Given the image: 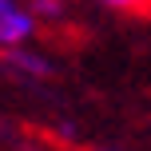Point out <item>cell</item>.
<instances>
[{"label":"cell","mask_w":151,"mask_h":151,"mask_svg":"<svg viewBox=\"0 0 151 151\" xmlns=\"http://www.w3.org/2000/svg\"><path fill=\"white\" fill-rule=\"evenodd\" d=\"M40 20L32 16L28 0H0V52L16 44H28L36 36Z\"/></svg>","instance_id":"6da1fadb"},{"label":"cell","mask_w":151,"mask_h":151,"mask_svg":"<svg viewBox=\"0 0 151 151\" xmlns=\"http://www.w3.org/2000/svg\"><path fill=\"white\" fill-rule=\"evenodd\" d=\"M0 60H4V68H12L16 76H24V80H48V76L56 72V64L48 60L44 52H36V48H28V44L4 48V52H0Z\"/></svg>","instance_id":"7a4b0ae2"},{"label":"cell","mask_w":151,"mask_h":151,"mask_svg":"<svg viewBox=\"0 0 151 151\" xmlns=\"http://www.w3.org/2000/svg\"><path fill=\"white\" fill-rule=\"evenodd\" d=\"M28 8H32V16L36 20H44V24H60L64 20V0H28Z\"/></svg>","instance_id":"3957f363"},{"label":"cell","mask_w":151,"mask_h":151,"mask_svg":"<svg viewBox=\"0 0 151 151\" xmlns=\"http://www.w3.org/2000/svg\"><path fill=\"white\" fill-rule=\"evenodd\" d=\"M96 4H104V8H115V12H143L151 0H96Z\"/></svg>","instance_id":"277c9868"},{"label":"cell","mask_w":151,"mask_h":151,"mask_svg":"<svg viewBox=\"0 0 151 151\" xmlns=\"http://www.w3.org/2000/svg\"><path fill=\"white\" fill-rule=\"evenodd\" d=\"M91 151H111V147H91Z\"/></svg>","instance_id":"5b68a950"}]
</instances>
